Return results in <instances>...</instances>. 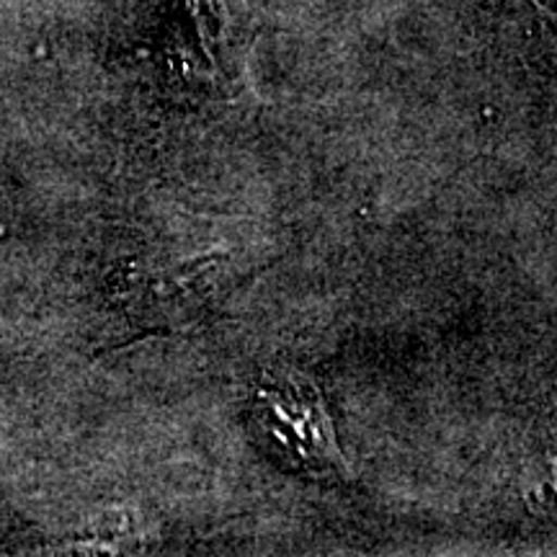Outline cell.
Instances as JSON below:
<instances>
[{"label": "cell", "mask_w": 557, "mask_h": 557, "mask_svg": "<svg viewBox=\"0 0 557 557\" xmlns=\"http://www.w3.org/2000/svg\"><path fill=\"white\" fill-rule=\"evenodd\" d=\"M529 504L542 513L557 517V457L542 468L540 478L529 487Z\"/></svg>", "instance_id": "2"}, {"label": "cell", "mask_w": 557, "mask_h": 557, "mask_svg": "<svg viewBox=\"0 0 557 557\" xmlns=\"http://www.w3.org/2000/svg\"><path fill=\"white\" fill-rule=\"evenodd\" d=\"M256 400V421L278 462L310 478L346 475V459L318 385L292 372L269 374Z\"/></svg>", "instance_id": "1"}]
</instances>
